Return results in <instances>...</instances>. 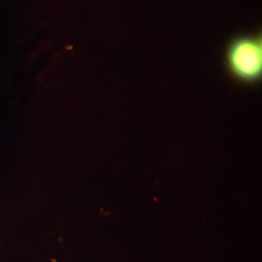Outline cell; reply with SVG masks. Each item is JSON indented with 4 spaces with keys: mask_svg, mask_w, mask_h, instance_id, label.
I'll list each match as a JSON object with an SVG mask.
<instances>
[{
    "mask_svg": "<svg viewBox=\"0 0 262 262\" xmlns=\"http://www.w3.org/2000/svg\"><path fill=\"white\" fill-rule=\"evenodd\" d=\"M227 66L235 77L244 82L257 81L262 71L261 39L237 38L227 50Z\"/></svg>",
    "mask_w": 262,
    "mask_h": 262,
    "instance_id": "obj_1",
    "label": "cell"
}]
</instances>
